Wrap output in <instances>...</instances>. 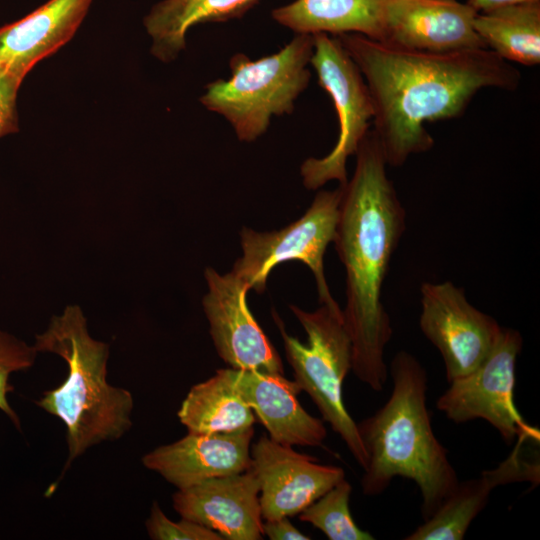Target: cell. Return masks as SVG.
Masks as SVG:
<instances>
[{"instance_id":"24","label":"cell","mask_w":540,"mask_h":540,"mask_svg":"<svg viewBox=\"0 0 540 540\" xmlns=\"http://www.w3.org/2000/svg\"><path fill=\"white\" fill-rule=\"evenodd\" d=\"M38 352L33 345L0 330V410H2L20 429V419L9 405L7 394L13 391L9 383L11 373L32 367Z\"/></svg>"},{"instance_id":"26","label":"cell","mask_w":540,"mask_h":540,"mask_svg":"<svg viewBox=\"0 0 540 540\" xmlns=\"http://www.w3.org/2000/svg\"><path fill=\"white\" fill-rule=\"evenodd\" d=\"M22 80L0 66V138L18 131L16 98Z\"/></svg>"},{"instance_id":"15","label":"cell","mask_w":540,"mask_h":540,"mask_svg":"<svg viewBox=\"0 0 540 540\" xmlns=\"http://www.w3.org/2000/svg\"><path fill=\"white\" fill-rule=\"evenodd\" d=\"M253 436L254 427L228 433L188 432L144 455L142 463L177 489H183L210 478L249 470Z\"/></svg>"},{"instance_id":"12","label":"cell","mask_w":540,"mask_h":540,"mask_svg":"<svg viewBox=\"0 0 540 540\" xmlns=\"http://www.w3.org/2000/svg\"><path fill=\"white\" fill-rule=\"evenodd\" d=\"M264 520L298 515L345 478L341 467L320 464L263 434L250 448Z\"/></svg>"},{"instance_id":"28","label":"cell","mask_w":540,"mask_h":540,"mask_svg":"<svg viewBox=\"0 0 540 540\" xmlns=\"http://www.w3.org/2000/svg\"><path fill=\"white\" fill-rule=\"evenodd\" d=\"M540 0H467V3L477 12H488L500 7Z\"/></svg>"},{"instance_id":"8","label":"cell","mask_w":540,"mask_h":540,"mask_svg":"<svg viewBox=\"0 0 540 540\" xmlns=\"http://www.w3.org/2000/svg\"><path fill=\"white\" fill-rule=\"evenodd\" d=\"M342 190L339 185L335 190L318 191L303 216L283 229L258 232L244 227L240 232L243 255L231 271L261 294L276 265L298 260L312 271L320 304H337L326 281L323 257L335 236Z\"/></svg>"},{"instance_id":"5","label":"cell","mask_w":540,"mask_h":540,"mask_svg":"<svg viewBox=\"0 0 540 540\" xmlns=\"http://www.w3.org/2000/svg\"><path fill=\"white\" fill-rule=\"evenodd\" d=\"M313 48V35L296 34L276 53L256 60L235 53L229 60V79L205 85L200 103L224 117L239 141L254 142L274 117L294 111L311 79Z\"/></svg>"},{"instance_id":"22","label":"cell","mask_w":540,"mask_h":540,"mask_svg":"<svg viewBox=\"0 0 540 540\" xmlns=\"http://www.w3.org/2000/svg\"><path fill=\"white\" fill-rule=\"evenodd\" d=\"M474 29L485 47L501 59L524 66L540 62V1L477 13Z\"/></svg>"},{"instance_id":"19","label":"cell","mask_w":540,"mask_h":540,"mask_svg":"<svg viewBox=\"0 0 540 540\" xmlns=\"http://www.w3.org/2000/svg\"><path fill=\"white\" fill-rule=\"evenodd\" d=\"M389 0H295L274 9L272 18L295 34L354 33L381 41Z\"/></svg>"},{"instance_id":"2","label":"cell","mask_w":540,"mask_h":540,"mask_svg":"<svg viewBox=\"0 0 540 540\" xmlns=\"http://www.w3.org/2000/svg\"><path fill=\"white\" fill-rule=\"evenodd\" d=\"M353 176L343 187L333 239L346 271L343 320L352 345V371L380 392L388 379L385 348L392 338L382 288L405 230L406 212L377 136L370 130L355 153Z\"/></svg>"},{"instance_id":"27","label":"cell","mask_w":540,"mask_h":540,"mask_svg":"<svg viewBox=\"0 0 540 540\" xmlns=\"http://www.w3.org/2000/svg\"><path fill=\"white\" fill-rule=\"evenodd\" d=\"M263 534L271 540H309L310 537L299 531L288 519L265 520L262 524Z\"/></svg>"},{"instance_id":"18","label":"cell","mask_w":540,"mask_h":540,"mask_svg":"<svg viewBox=\"0 0 540 540\" xmlns=\"http://www.w3.org/2000/svg\"><path fill=\"white\" fill-rule=\"evenodd\" d=\"M93 0H49L0 28V66L23 78L75 34Z\"/></svg>"},{"instance_id":"6","label":"cell","mask_w":540,"mask_h":540,"mask_svg":"<svg viewBox=\"0 0 540 540\" xmlns=\"http://www.w3.org/2000/svg\"><path fill=\"white\" fill-rule=\"evenodd\" d=\"M291 312L307 334V343L289 335L279 315L273 318L280 331L288 363L295 382L306 392L319 412L337 433L362 469L367 456L358 433L357 423L348 413L343 400V382L352 369V345L337 304H321L308 312L290 305Z\"/></svg>"},{"instance_id":"11","label":"cell","mask_w":540,"mask_h":540,"mask_svg":"<svg viewBox=\"0 0 540 540\" xmlns=\"http://www.w3.org/2000/svg\"><path fill=\"white\" fill-rule=\"evenodd\" d=\"M208 291L202 305L219 357L233 369L283 374L280 355L247 305L248 283L232 271H204Z\"/></svg>"},{"instance_id":"13","label":"cell","mask_w":540,"mask_h":540,"mask_svg":"<svg viewBox=\"0 0 540 540\" xmlns=\"http://www.w3.org/2000/svg\"><path fill=\"white\" fill-rule=\"evenodd\" d=\"M476 15L458 0H389L380 42L432 53L486 48L474 29Z\"/></svg>"},{"instance_id":"14","label":"cell","mask_w":540,"mask_h":540,"mask_svg":"<svg viewBox=\"0 0 540 540\" xmlns=\"http://www.w3.org/2000/svg\"><path fill=\"white\" fill-rule=\"evenodd\" d=\"M172 502L181 517L217 532L223 539L264 537L259 483L251 469L178 489Z\"/></svg>"},{"instance_id":"23","label":"cell","mask_w":540,"mask_h":540,"mask_svg":"<svg viewBox=\"0 0 540 540\" xmlns=\"http://www.w3.org/2000/svg\"><path fill=\"white\" fill-rule=\"evenodd\" d=\"M351 484L344 478L311 503L298 516L321 530L330 540H373L354 521L350 507Z\"/></svg>"},{"instance_id":"3","label":"cell","mask_w":540,"mask_h":540,"mask_svg":"<svg viewBox=\"0 0 540 540\" xmlns=\"http://www.w3.org/2000/svg\"><path fill=\"white\" fill-rule=\"evenodd\" d=\"M388 372L393 388L385 404L357 423L367 461L361 478L366 496L383 493L395 477L420 490L424 520L431 517L459 480L447 449L432 429L427 407V373L418 359L401 350Z\"/></svg>"},{"instance_id":"20","label":"cell","mask_w":540,"mask_h":540,"mask_svg":"<svg viewBox=\"0 0 540 540\" xmlns=\"http://www.w3.org/2000/svg\"><path fill=\"white\" fill-rule=\"evenodd\" d=\"M260 0H163L144 18L152 40L151 53L170 62L186 46V34L197 24L225 22L241 18Z\"/></svg>"},{"instance_id":"21","label":"cell","mask_w":540,"mask_h":540,"mask_svg":"<svg viewBox=\"0 0 540 540\" xmlns=\"http://www.w3.org/2000/svg\"><path fill=\"white\" fill-rule=\"evenodd\" d=\"M177 416L188 432L228 433L253 427L256 416L234 388L226 368L191 387Z\"/></svg>"},{"instance_id":"9","label":"cell","mask_w":540,"mask_h":540,"mask_svg":"<svg viewBox=\"0 0 540 540\" xmlns=\"http://www.w3.org/2000/svg\"><path fill=\"white\" fill-rule=\"evenodd\" d=\"M523 339L519 331L502 327L488 356L468 374L451 381L436 407L457 423L483 419L508 444L521 434L539 440V431L529 426L514 403L515 369Z\"/></svg>"},{"instance_id":"4","label":"cell","mask_w":540,"mask_h":540,"mask_svg":"<svg viewBox=\"0 0 540 540\" xmlns=\"http://www.w3.org/2000/svg\"><path fill=\"white\" fill-rule=\"evenodd\" d=\"M36 351L62 357L66 379L45 391L36 404L66 427L68 457L62 475L90 447L120 439L132 427V394L107 381L109 344L92 338L78 305L53 316L47 329L35 336Z\"/></svg>"},{"instance_id":"1","label":"cell","mask_w":540,"mask_h":540,"mask_svg":"<svg viewBox=\"0 0 540 540\" xmlns=\"http://www.w3.org/2000/svg\"><path fill=\"white\" fill-rule=\"evenodd\" d=\"M337 37L368 86L373 132L388 166L433 148L426 123L461 116L482 89L520 84V72L486 48L432 53L354 33Z\"/></svg>"},{"instance_id":"7","label":"cell","mask_w":540,"mask_h":540,"mask_svg":"<svg viewBox=\"0 0 540 540\" xmlns=\"http://www.w3.org/2000/svg\"><path fill=\"white\" fill-rule=\"evenodd\" d=\"M310 65L318 84L331 97L337 112L339 134L333 149L324 157L307 158L300 166L305 188L317 190L330 181L340 186L348 182L346 164L370 131L373 104L368 86L359 68L337 36L313 35Z\"/></svg>"},{"instance_id":"25","label":"cell","mask_w":540,"mask_h":540,"mask_svg":"<svg viewBox=\"0 0 540 540\" xmlns=\"http://www.w3.org/2000/svg\"><path fill=\"white\" fill-rule=\"evenodd\" d=\"M145 525L149 537L154 540H223L217 532L189 519L170 520L157 502L152 504Z\"/></svg>"},{"instance_id":"16","label":"cell","mask_w":540,"mask_h":540,"mask_svg":"<svg viewBox=\"0 0 540 540\" xmlns=\"http://www.w3.org/2000/svg\"><path fill=\"white\" fill-rule=\"evenodd\" d=\"M236 391L266 428L269 437L288 446H321L327 436L323 421L299 403L302 390L283 374L226 368Z\"/></svg>"},{"instance_id":"17","label":"cell","mask_w":540,"mask_h":540,"mask_svg":"<svg viewBox=\"0 0 540 540\" xmlns=\"http://www.w3.org/2000/svg\"><path fill=\"white\" fill-rule=\"evenodd\" d=\"M532 439L527 434L517 437L513 451L497 467L485 470L476 478L458 482L436 512L424 520L406 540H461L471 522L488 503L493 489L516 482H540V465L523 456V444Z\"/></svg>"},{"instance_id":"10","label":"cell","mask_w":540,"mask_h":540,"mask_svg":"<svg viewBox=\"0 0 540 540\" xmlns=\"http://www.w3.org/2000/svg\"><path fill=\"white\" fill-rule=\"evenodd\" d=\"M420 293V329L440 352L450 383L483 362L502 327L474 307L463 289L450 281L425 282Z\"/></svg>"}]
</instances>
